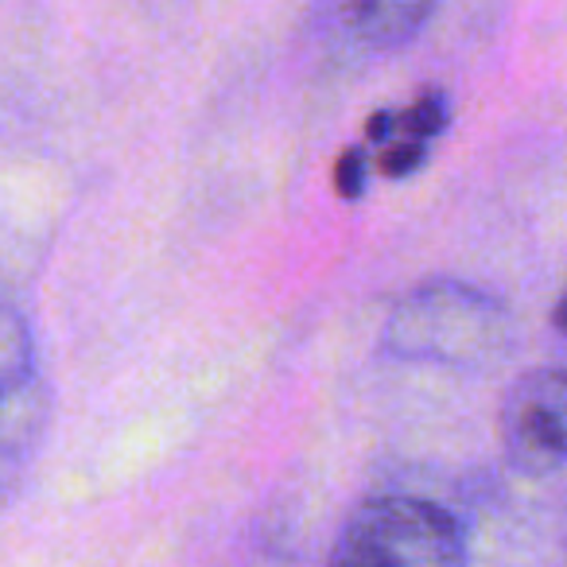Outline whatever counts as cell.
Instances as JSON below:
<instances>
[{
    "mask_svg": "<svg viewBox=\"0 0 567 567\" xmlns=\"http://www.w3.org/2000/svg\"><path fill=\"white\" fill-rule=\"evenodd\" d=\"M331 567H466V533L427 497H365L334 540Z\"/></svg>",
    "mask_w": 567,
    "mask_h": 567,
    "instance_id": "cell-2",
    "label": "cell"
},
{
    "mask_svg": "<svg viewBox=\"0 0 567 567\" xmlns=\"http://www.w3.org/2000/svg\"><path fill=\"white\" fill-rule=\"evenodd\" d=\"M440 0H327V32L358 55H389L412 43Z\"/></svg>",
    "mask_w": 567,
    "mask_h": 567,
    "instance_id": "cell-6",
    "label": "cell"
},
{
    "mask_svg": "<svg viewBox=\"0 0 567 567\" xmlns=\"http://www.w3.org/2000/svg\"><path fill=\"white\" fill-rule=\"evenodd\" d=\"M451 121V102L443 90H420L409 105L378 110L365 121V148L373 152V167L385 179H409L427 164L432 144Z\"/></svg>",
    "mask_w": 567,
    "mask_h": 567,
    "instance_id": "cell-5",
    "label": "cell"
},
{
    "mask_svg": "<svg viewBox=\"0 0 567 567\" xmlns=\"http://www.w3.org/2000/svg\"><path fill=\"white\" fill-rule=\"evenodd\" d=\"M497 435L509 466L525 478H548L567 466V362L520 373L497 412Z\"/></svg>",
    "mask_w": 567,
    "mask_h": 567,
    "instance_id": "cell-3",
    "label": "cell"
},
{
    "mask_svg": "<svg viewBox=\"0 0 567 567\" xmlns=\"http://www.w3.org/2000/svg\"><path fill=\"white\" fill-rule=\"evenodd\" d=\"M551 327H556V331L567 339V292L559 296V303H556V308H551Z\"/></svg>",
    "mask_w": 567,
    "mask_h": 567,
    "instance_id": "cell-8",
    "label": "cell"
},
{
    "mask_svg": "<svg viewBox=\"0 0 567 567\" xmlns=\"http://www.w3.org/2000/svg\"><path fill=\"white\" fill-rule=\"evenodd\" d=\"M0 451H4V478L9 494L17 489V478L32 451L40 447L43 424H48V385L40 373V354H35L32 327L24 311H4V331H0Z\"/></svg>",
    "mask_w": 567,
    "mask_h": 567,
    "instance_id": "cell-4",
    "label": "cell"
},
{
    "mask_svg": "<svg viewBox=\"0 0 567 567\" xmlns=\"http://www.w3.org/2000/svg\"><path fill=\"white\" fill-rule=\"evenodd\" d=\"M373 172H378V167H373V152L365 148V144H354V148H347L334 159V190H339L347 203H354V198L365 195Z\"/></svg>",
    "mask_w": 567,
    "mask_h": 567,
    "instance_id": "cell-7",
    "label": "cell"
},
{
    "mask_svg": "<svg viewBox=\"0 0 567 567\" xmlns=\"http://www.w3.org/2000/svg\"><path fill=\"white\" fill-rule=\"evenodd\" d=\"M517 342L513 316L494 292L435 276L401 296L381 323V354L416 365L486 370Z\"/></svg>",
    "mask_w": 567,
    "mask_h": 567,
    "instance_id": "cell-1",
    "label": "cell"
},
{
    "mask_svg": "<svg viewBox=\"0 0 567 567\" xmlns=\"http://www.w3.org/2000/svg\"><path fill=\"white\" fill-rule=\"evenodd\" d=\"M564 544H567V517H564Z\"/></svg>",
    "mask_w": 567,
    "mask_h": 567,
    "instance_id": "cell-9",
    "label": "cell"
}]
</instances>
